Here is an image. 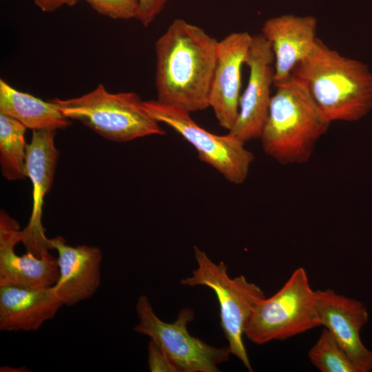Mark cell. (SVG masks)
I'll return each mask as SVG.
<instances>
[{"label":"cell","instance_id":"cell-15","mask_svg":"<svg viewBox=\"0 0 372 372\" xmlns=\"http://www.w3.org/2000/svg\"><path fill=\"white\" fill-rule=\"evenodd\" d=\"M317 19L311 15L282 14L267 19L261 34L271 43L274 56L276 87L288 81L296 66L317 42Z\"/></svg>","mask_w":372,"mask_h":372},{"label":"cell","instance_id":"cell-9","mask_svg":"<svg viewBox=\"0 0 372 372\" xmlns=\"http://www.w3.org/2000/svg\"><path fill=\"white\" fill-rule=\"evenodd\" d=\"M247 85L241 94L238 114L229 134L243 143L260 137L267 120L274 81V56L271 43L260 33L252 35L246 60Z\"/></svg>","mask_w":372,"mask_h":372},{"label":"cell","instance_id":"cell-14","mask_svg":"<svg viewBox=\"0 0 372 372\" xmlns=\"http://www.w3.org/2000/svg\"><path fill=\"white\" fill-rule=\"evenodd\" d=\"M49 245L58 253L59 275L52 287L63 304L72 306L90 298L101 285L103 254L100 248L68 245L59 236L50 238Z\"/></svg>","mask_w":372,"mask_h":372},{"label":"cell","instance_id":"cell-22","mask_svg":"<svg viewBox=\"0 0 372 372\" xmlns=\"http://www.w3.org/2000/svg\"><path fill=\"white\" fill-rule=\"evenodd\" d=\"M168 0H139L136 19L144 26H148L165 8Z\"/></svg>","mask_w":372,"mask_h":372},{"label":"cell","instance_id":"cell-19","mask_svg":"<svg viewBox=\"0 0 372 372\" xmlns=\"http://www.w3.org/2000/svg\"><path fill=\"white\" fill-rule=\"evenodd\" d=\"M308 357L311 364L322 372H361L326 329L309 351Z\"/></svg>","mask_w":372,"mask_h":372},{"label":"cell","instance_id":"cell-12","mask_svg":"<svg viewBox=\"0 0 372 372\" xmlns=\"http://www.w3.org/2000/svg\"><path fill=\"white\" fill-rule=\"evenodd\" d=\"M251 39L252 35L247 32H236L218 41L209 105L218 124L229 131L238 114L241 71L248 56Z\"/></svg>","mask_w":372,"mask_h":372},{"label":"cell","instance_id":"cell-10","mask_svg":"<svg viewBox=\"0 0 372 372\" xmlns=\"http://www.w3.org/2000/svg\"><path fill=\"white\" fill-rule=\"evenodd\" d=\"M55 130H33L27 145L25 172L32 185V209L27 226L22 230L27 251L38 257L49 251L50 239L42 225L45 196L52 187L59 152L54 144Z\"/></svg>","mask_w":372,"mask_h":372},{"label":"cell","instance_id":"cell-6","mask_svg":"<svg viewBox=\"0 0 372 372\" xmlns=\"http://www.w3.org/2000/svg\"><path fill=\"white\" fill-rule=\"evenodd\" d=\"M316 291L305 269L293 271L272 296L256 305L245 335L256 344L285 340L320 326L316 310Z\"/></svg>","mask_w":372,"mask_h":372},{"label":"cell","instance_id":"cell-13","mask_svg":"<svg viewBox=\"0 0 372 372\" xmlns=\"http://www.w3.org/2000/svg\"><path fill=\"white\" fill-rule=\"evenodd\" d=\"M22 241V230L17 220L0 213V286L28 289L54 285L59 271L57 258L50 252L38 257L30 251L19 256L15 246Z\"/></svg>","mask_w":372,"mask_h":372},{"label":"cell","instance_id":"cell-5","mask_svg":"<svg viewBox=\"0 0 372 372\" xmlns=\"http://www.w3.org/2000/svg\"><path fill=\"white\" fill-rule=\"evenodd\" d=\"M198 267L192 276L180 280L185 286L207 287L216 294L220 313V326L229 342L231 353L237 357L249 371L252 368L243 342L249 320L259 301L265 298L263 291L240 275L231 278L224 262H213L198 247H194Z\"/></svg>","mask_w":372,"mask_h":372},{"label":"cell","instance_id":"cell-8","mask_svg":"<svg viewBox=\"0 0 372 372\" xmlns=\"http://www.w3.org/2000/svg\"><path fill=\"white\" fill-rule=\"evenodd\" d=\"M145 110L159 123L170 127L197 151L200 161L218 171L229 182L244 183L254 160L245 143L229 133L212 134L197 124L189 111L156 100L143 102Z\"/></svg>","mask_w":372,"mask_h":372},{"label":"cell","instance_id":"cell-23","mask_svg":"<svg viewBox=\"0 0 372 372\" xmlns=\"http://www.w3.org/2000/svg\"><path fill=\"white\" fill-rule=\"evenodd\" d=\"M79 0H34L37 6L43 12H50L64 6H73Z\"/></svg>","mask_w":372,"mask_h":372},{"label":"cell","instance_id":"cell-16","mask_svg":"<svg viewBox=\"0 0 372 372\" xmlns=\"http://www.w3.org/2000/svg\"><path fill=\"white\" fill-rule=\"evenodd\" d=\"M53 287L28 289L0 286V330L34 331L63 306Z\"/></svg>","mask_w":372,"mask_h":372},{"label":"cell","instance_id":"cell-20","mask_svg":"<svg viewBox=\"0 0 372 372\" xmlns=\"http://www.w3.org/2000/svg\"><path fill=\"white\" fill-rule=\"evenodd\" d=\"M98 13L113 19H136L139 0H84Z\"/></svg>","mask_w":372,"mask_h":372},{"label":"cell","instance_id":"cell-7","mask_svg":"<svg viewBox=\"0 0 372 372\" xmlns=\"http://www.w3.org/2000/svg\"><path fill=\"white\" fill-rule=\"evenodd\" d=\"M136 311L139 320L134 331L149 337L178 372H218V366L231 354L229 346L215 347L189 334L187 324L194 318L190 309H182L176 321L167 323L155 313L147 296L141 295Z\"/></svg>","mask_w":372,"mask_h":372},{"label":"cell","instance_id":"cell-17","mask_svg":"<svg viewBox=\"0 0 372 372\" xmlns=\"http://www.w3.org/2000/svg\"><path fill=\"white\" fill-rule=\"evenodd\" d=\"M0 113L7 115L27 129L56 130L71 125L56 104L21 92L0 79Z\"/></svg>","mask_w":372,"mask_h":372},{"label":"cell","instance_id":"cell-18","mask_svg":"<svg viewBox=\"0 0 372 372\" xmlns=\"http://www.w3.org/2000/svg\"><path fill=\"white\" fill-rule=\"evenodd\" d=\"M26 130L17 120L0 113V165L2 175L8 180H23L27 177Z\"/></svg>","mask_w":372,"mask_h":372},{"label":"cell","instance_id":"cell-21","mask_svg":"<svg viewBox=\"0 0 372 372\" xmlns=\"http://www.w3.org/2000/svg\"><path fill=\"white\" fill-rule=\"evenodd\" d=\"M147 363L151 372H178L166 353L152 340L148 345Z\"/></svg>","mask_w":372,"mask_h":372},{"label":"cell","instance_id":"cell-4","mask_svg":"<svg viewBox=\"0 0 372 372\" xmlns=\"http://www.w3.org/2000/svg\"><path fill=\"white\" fill-rule=\"evenodd\" d=\"M69 119L76 120L103 137L127 142L165 132L143 108L134 92H109L103 84L90 92L68 99L52 100Z\"/></svg>","mask_w":372,"mask_h":372},{"label":"cell","instance_id":"cell-11","mask_svg":"<svg viewBox=\"0 0 372 372\" xmlns=\"http://www.w3.org/2000/svg\"><path fill=\"white\" fill-rule=\"evenodd\" d=\"M315 302L320 326L332 335L361 372L371 371L372 351L360 338V332L369 321L366 305L330 289L316 290Z\"/></svg>","mask_w":372,"mask_h":372},{"label":"cell","instance_id":"cell-2","mask_svg":"<svg viewBox=\"0 0 372 372\" xmlns=\"http://www.w3.org/2000/svg\"><path fill=\"white\" fill-rule=\"evenodd\" d=\"M291 76L306 87L330 123L356 121L372 110V73L368 67L319 39Z\"/></svg>","mask_w":372,"mask_h":372},{"label":"cell","instance_id":"cell-3","mask_svg":"<svg viewBox=\"0 0 372 372\" xmlns=\"http://www.w3.org/2000/svg\"><path fill=\"white\" fill-rule=\"evenodd\" d=\"M276 87L260 137L262 149L282 165L303 164L331 123L297 79Z\"/></svg>","mask_w":372,"mask_h":372},{"label":"cell","instance_id":"cell-1","mask_svg":"<svg viewBox=\"0 0 372 372\" xmlns=\"http://www.w3.org/2000/svg\"><path fill=\"white\" fill-rule=\"evenodd\" d=\"M218 45L200 27L174 19L155 43L157 100L189 112L209 107Z\"/></svg>","mask_w":372,"mask_h":372}]
</instances>
